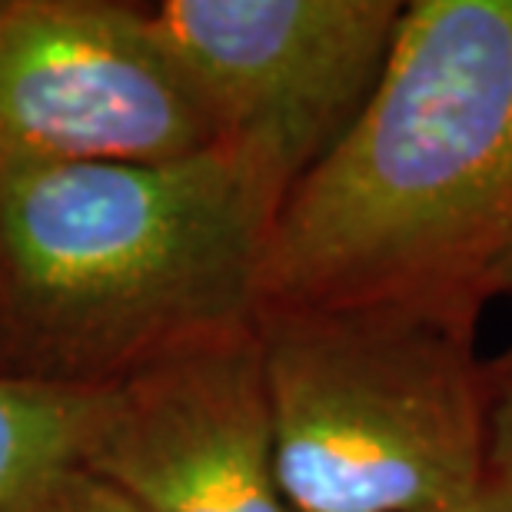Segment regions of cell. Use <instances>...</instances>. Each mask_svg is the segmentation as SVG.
Returning a JSON list of instances; mask_svg holds the SVG:
<instances>
[{
	"instance_id": "cell-10",
	"label": "cell",
	"mask_w": 512,
	"mask_h": 512,
	"mask_svg": "<svg viewBox=\"0 0 512 512\" xmlns=\"http://www.w3.org/2000/svg\"><path fill=\"white\" fill-rule=\"evenodd\" d=\"M433 512H512V479L493 473L473 496Z\"/></svg>"
},
{
	"instance_id": "cell-4",
	"label": "cell",
	"mask_w": 512,
	"mask_h": 512,
	"mask_svg": "<svg viewBox=\"0 0 512 512\" xmlns=\"http://www.w3.org/2000/svg\"><path fill=\"white\" fill-rule=\"evenodd\" d=\"M150 24L217 143L296 187L380 84L403 0H160Z\"/></svg>"
},
{
	"instance_id": "cell-5",
	"label": "cell",
	"mask_w": 512,
	"mask_h": 512,
	"mask_svg": "<svg viewBox=\"0 0 512 512\" xmlns=\"http://www.w3.org/2000/svg\"><path fill=\"white\" fill-rule=\"evenodd\" d=\"M213 143L147 4L0 0V167L153 163Z\"/></svg>"
},
{
	"instance_id": "cell-2",
	"label": "cell",
	"mask_w": 512,
	"mask_h": 512,
	"mask_svg": "<svg viewBox=\"0 0 512 512\" xmlns=\"http://www.w3.org/2000/svg\"><path fill=\"white\" fill-rule=\"evenodd\" d=\"M286 193L233 143L153 163L0 167V370L114 386L253 323Z\"/></svg>"
},
{
	"instance_id": "cell-7",
	"label": "cell",
	"mask_w": 512,
	"mask_h": 512,
	"mask_svg": "<svg viewBox=\"0 0 512 512\" xmlns=\"http://www.w3.org/2000/svg\"><path fill=\"white\" fill-rule=\"evenodd\" d=\"M110 386H70L0 370V512H30L50 483L87 463Z\"/></svg>"
},
{
	"instance_id": "cell-1",
	"label": "cell",
	"mask_w": 512,
	"mask_h": 512,
	"mask_svg": "<svg viewBox=\"0 0 512 512\" xmlns=\"http://www.w3.org/2000/svg\"><path fill=\"white\" fill-rule=\"evenodd\" d=\"M512 247V0H409L380 84L286 193L260 306L483 320Z\"/></svg>"
},
{
	"instance_id": "cell-6",
	"label": "cell",
	"mask_w": 512,
	"mask_h": 512,
	"mask_svg": "<svg viewBox=\"0 0 512 512\" xmlns=\"http://www.w3.org/2000/svg\"><path fill=\"white\" fill-rule=\"evenodd\" d=\"M84 469L140 512H293L276 473L256 320L110 386Z\"/></svg>"
},
{
	"instance_id": "cell-11",
	"label": "cell",
	"mask_w": 512,
	"mask_h": 512,
	"mask_svg": "<svg viewBox=\"0 0 512 512\" xmlns=\"http://www.w3.org/2000/svg\"><path fill=\"white\" fill-rule=\"evenodd\" d=\"M489 293H493V300L496 296H512V247L503 253V260L496 263L493 280H489Z\"/></svg>"
},
{
	"instance_id": "cell-3",
	"label": "cell",
	"mask_w": 512,
	"mask_h": 512,
	"mask_svg": "<svg viewBox=\"0 0 512 512\" xmlns=\"http://www.w3.org/2000/svg\"><path fill=\"white\" fill-rule=\"evenodd\" d=\"M479 316L260 306L276 473L293 512H433L493 476Z\"/></svg>"
},
{
	"instance_id": "cell-8",
	"label": "cell",
	"mask_w": 512,
	"mask_h": 512,
	"mask_svg": "<svg viewBox=\"0 0 512 512\" xmlns=\"http://www.w3.org/2000/svg\"><path fill=\"white\" fill-rule=\"evenodd\" d=\"M30 512H140L130 499L90 469L77 466L54 479Z\"/></svg>"
},
{
	"instance_id": "cell-9",
	"label": "cell",
	"mask_w": 512,
	"mask_h": 512,
	"mask_svg": "<svg viewBox=\"0 0 512 512\" xmlns=\"http://www.w3.org/2000/svg\"><path fill=\"white\" fill-rule=\"evenodd\" d=\"M489 383V459L493 473L512 479V350L486 360Z\"/></svg>"
}]
</instances>
